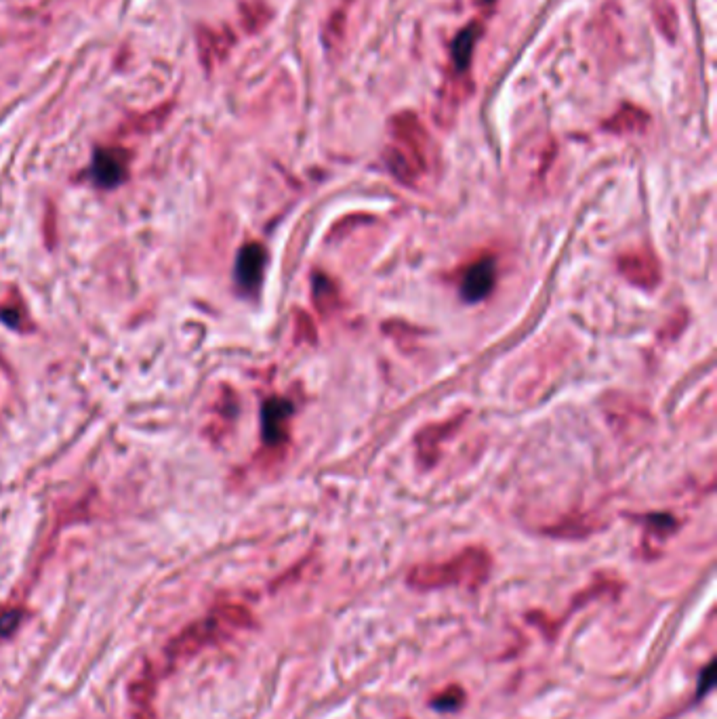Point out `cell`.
Instances as JSON below:
<instances>
[{
    "mask_svg": "<svg viewBox=\"0 0 717 719\" xmlns=\"http://www.w3.org/2000/svg\"><path fill=\"white\" fill-rule=\"evenodd\" d=\"M619 270L621 274L638 289L652 291L661 284V263L650 249L642 246V249L629 251L621 255L619 259Z\"/></svg>",
    "mask_w": 717,
    "mask_h": 719,
    "instance_id": "277c9868",
    "label": "cell"
},
{
    "mask_svg": "<svg viewBox=\"0 0 717 719\" xmlns=\"http://www.w3.org/2000/svg\"><path fill=\"white\" fill-rule=\"evenodd\" d=\"M648 122H650V118H648V114L644 110L635 108V106H623L617 114H614L606 122L604 127L608 131H612V133H619V135H623V133H642V131H646Z\"/></svg>",
    "mask_w": 717,
    "mask_h": 719,
    "instance_id": "30bf717a",
    "label": "cell"
},
{
    "mask_svg": "<svg viewBox=\"0 0 717 719\" xmlns=\"http://www.w3.org/2000/svg\"><path fill=\"white\" fill-rule=\"evenodd\" d=\"M314 301L320 314H329V310H335L337 305L335 284L329 278H324V274H316L314 278Z\"/></svg>",
    "mask_w": 717,
    "mask_h": 719,
    "instance_id": "8fae6325",
    "label": "cell"
},
{
    "mask_svg": "<svg viewBox=\"0 0 717 719\" xmlns=\"http://www.w3.org/2000/svg\"><path fill=\"white\" fill-rule=\"evenodd\" d=\"M432 139L413 112L396 114L389 120V146L383 160L387 171L404 186H415L432 164Z\"/></svg>",
    "mask_w": 717,
    "mask_h": 719,
    "instance_id": "6da1fadb",
    "label": "cell"
},
{
    "mask_svg": "<svg viewBox=\"0 0 717 719\" xmlns=\"http://www.w3.org/2000/svg\"><path fill=\"white\" fill-rule=\"evenodd\" d=\"M463 701H465V692L459 686H450L448 690H444L434 698L432 707L438 711H455L463 705Z\"/></svg>",
    "mask_w": 717,
    "mask_h": 719,
    "instance_id": "7c38bea8",
    "label": "cell"
},
{
    "mask_svg": "<svg viewBox=\"0 0 717 719\" xmlns=\"http://www.w3.org/2000/svg\"><path fill=\"white\" fill-rule=\"evenodd\" d=\"M478 3H482V5H486V3H493V0H478Z\"/></svg>",
    "mask_w": 717,
    "mask_h": 719,
    "instance_id": "4fadbf2b",
    "label": "cell"
},
{
    "mask_svg": "<svg viewBox=\"0 0 717 719\" xmlns=\"http://www.w3.org/2000/svg\"><path fill=\"white\" fill-rule=\"evenodd\" d=\"M253 616L242 606H223L213 610L211 614L188 625L167 648V659L171 663H181L192 659L200 650L219 644L221 640L232 638L234 633L251 627Z\"/></svg>",
    "mask_w": 717,
    "mask_h": 719,
    "instance_id": "3957f363",
    "label": "cell"
},
{
    "mask_svg": "<svg viewBox=\"0 0 717 719\" xmlns=\"http://www.w3.org/2000/svg\"><path fill=\"white\" fill-rule=\"evenodd\" d=\"M490 568H493V560H490L486 549L467 547L446 562H429L415 566L408 572L406 583L419 591L444 587H465L474 591L488 581Z\"/></svg>",
    "mask_w": 717,
    "mask_h": 719,
    "instance_id": "7a4b0ae2",
    "label": "cell"
},
{
    "mask_svg": "<svg viewBox=\"0 0 717 719\" xmlns=\"http://www.w3.org/2000/svg\"><path fill=\"white\" fill-rule=\"evenodd\" d=\"M482 34V26L480 22H471L469 26H465L457 38L453 40V64L455 70L459 74H467L469 72V64H471V55H474V47L478 43V38Z\"/></svg>",
    "mask_w": 717,
    "mask_h": 719,
    "instance_id": "9c48e42d",
    "label": "cell"
},
{
    "mask_svg": "<svg viewBox=\"0 0 717 719\" xmlns=\"http://www.w3.org/2000/svg\"><path fill=\"white\" fill-rule=\"evenodd\" d=\"M293 415V404L282 398H272L263 404L261 410V431L268 446H278L286 440V427Z\"/></svg>",
    "mask_w": 717,
    "mask_h": 719,
    "instance_id": "52a82bcc",
    "label": "cell"
},
{
    "mask_svg": "<svg viewBox=\"0 0 717 719\" xmlns=\"http://www.w3.org/2000/svg\"><path fill=\"white\" fill-rule=\"evenodd\" d=\"M497 284V261L493 257H482L465 267L459 280L461 299L467 303H478L493 293Z\"/></svg>",
    "mask_w": 717,
    "mask_h": 719,
    "instance_id": "5b68a950",
    "label": "cell"
},
{
    "mask_svg": "<svg viewBox=\"0 0 717 719\" xmlns=\"http://www.w3.org/2000/svg\"><path fill=\"white\" fill-rule=\"evenodd\" d=\"M91 175L97 186L114 188L127 177V154L122 150H99L93 160Z\"/></svg>",
    "mask_w": 717,
    "mask_h": 719,
    "instance_id": "ba28073f",
    "label": "cell"
},
{
    "mask_svg": "<svg viewBox=\"0 0 717 719\" xmlns=\"http://www.w3.org/2000/svg\"><path fill=\"white\" fill-rule=\"evenodd\" d=\"M265 259H268V255H265L261 244L251 242L242 246L236 261V282L240 284L242 291L253 293L259 289L265 270Z\"/></svg>",
    "mask_w": 717,
    "mask_h": 719,
    "instance_id": "8992f818",
    "label": "cell"
}]
</instances>
